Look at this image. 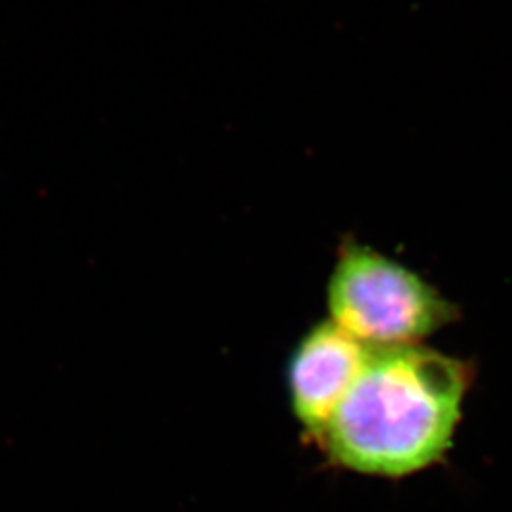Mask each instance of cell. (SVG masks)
I'll return each instance as SVG.
<instances>
[{
    "mask_svg": "<svg viewBox=\"0 0 512 512\" xmlns=\"http://www.w3.org/2000/svg\"><path fill=\"white\" fill-rule=\"evenodd\" d=\"M471 380L469 363L423 344L374 348L315 442L355 473H420L452 448Z\"/></svg>",
    "mask_w": 512,
    "mask_h": 512,
    "instance_id": "obj_1",
    "label": "cell"
},
{
    "mask_svg": "<svg viewBox=\"0 0 512 512\" xmlns=\"http://www.w3.org/2000/svg\"><path fill=\"white\" fill-rule=\"evenodd\" d=\"M329 319L372 348L421 344L456 323L459 308L393 258L346 238L327 285Z\"/></svg>",
    "mask_w": 512,
    "mask_h": 512,
    "instance_id": "obj_2",
    "label": "cell"
},
{
    "mask_svg": "<svg viewBox=\"0 0 512 512\" xmlns=\"http://www.w3.org/2000/svg\"><path fill=\"white\" fill-rule=\"evenodd\" d=\"M372 351L330 319L300 338L289 359L287 385L293 416L310 439L323 433Z\"/></svg>",
    "mask_w": 512,
    "mask_h": 512,
    "instance_id": "obj_3",
    "label": "cell"
}]
</instances>
